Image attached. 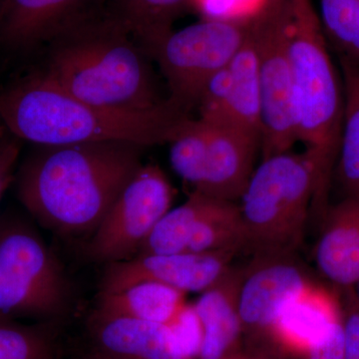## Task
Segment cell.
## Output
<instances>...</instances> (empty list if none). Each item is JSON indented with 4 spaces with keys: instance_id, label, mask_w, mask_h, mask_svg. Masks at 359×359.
I'll use <instances>...</instances> for the list:
<instances>
[{
    "instance_id": "1",
    "label": "cell",
    "mask_w": 359,
    "mask_h": 359,
    "mask_svg": "<svg viewBox=\"0 0 359 359\" xmlns=\"http://www.w3.org/2000/svg\"><path fill=\"white\" fill-rule=\"evenodd\" d=\"M36 146L18 172V198L62 236L93 233L143 165L144 147L128 142Z\"/></svg>"
},
{
    "instance_id": "2",
    "label": "cell",
    "mask_w": 359,
    "mask_h": 359,
    "mask_svg": "<svg viewBox=\"0 0 359 359\" xmlns=\"http://www.w3.org/2000/svg\"><path fill=\"white\" fill-rule=\"evenodd\" d=\"M0 118L35 145L119 141L146 148L169 144L192 117L169 99L147 110L85 102L36 74L0 93Z\"/></svg>"
},
{
    "instance_id": "3",
    "label": "cell",
    "mask_w": 359,
    "mask_h": 359,
    "mask_svg": "<svg viewBox=\"0 0 359 359\" xmlns=\"http://www.w3.org/2000/svg\"><path fill=\"white\" fill-rule=\"evenodd\" d=\"M47 47L39 74L80 100L126 110L167 101L158 93L152 58L107 8L71 26Z\"/></svg>"
},
{
    "instance_id": "4",
    "label": "cell",
    "mask_w": 359,
    "mask_h": 359,
    "mask_svg": "<svg viewBox=\"0 0 359 359\" xmlns=\"http://www.w3.org/2000/svg\"><path fill=\"white\" fill-rule=\"evenodd\" d=\"M327 182L313 152L264 158L241 197L244 249L256 257H292L304 242L309 205Z\"/></svg>"
},
{
    "instance_id": "5",
    "label": "cell",
    "mask_w": 359,
    "mask_h": 359,
    "mask_svg": "<svg viewBox=\"0 0 359 359\" xmlns=\"http://www.w3.org/2000/svg\"><path fill=\"white\" fill-rule=\"evenodd\" d=\"M313 0H290L287 48L297 142L320 161L330 180L344 112L341 73L334 65Z\"/></svg>"
},
{
    "instance_id": "6",
    "label": "cell",
    "mask_w": 359,
    "mask_h": 359,
    "mask_svg": "<svg viewBox=\"0 0 359 359\" xmlns=\"http://www.w3.org/2000/svg\"><path fill=\"white\" fill-rule=\"evenodd\" d=\"M71 295L62 266L32 224L0 217V318L55 320Z\"/></svg>"
},
{
    "instance_id": "7",
    "label": "cell",
    "mask_w": 359,
    "mask_h": 359,
    "mask_svg": "<svg viewBox=\"0 0 359 359\" xmlns=\"http://www.w3.org/2000/svg\"><path fill=\"white\" fill-rule=\"evenodd\" d=\"M252 25V14L212 18L168 35L153 58L166 80L168 99L190 114L208 81L230 65L242 48Z\"/></svg>"
},
{
    "instance_id": "8",
    "label": "cell",
    "mask_w": 359,
    "mask_h": 359,
    "mask_svg": "<svg viewBox=\"0 0 359 359\" xmlns=\"http://www.w3.org/2000/svg\"><path fill=\"white\" fill-rule=\"evenodd\" d=\"M290 0H264L252 14L261 94V151L264 158L290 151L297 143L292 66L287 48Z\"/></svg>"
},
{
    "instance_id": "9",
    "label": "cell",
    "mask_w": 359,
    "mask_h": 359,
    "mask_svg": "<svg viewBox=\"0 0 359 359\" xmlns=\"http://www.w3.org/2000/svg\"><path fill=\"white\" fill-rule=\"evenodd\" d=\"M174 187L163 170L142 165L91 233L90 259L106 264L133 259L160 219L172 209Z\"/></svg>"
},
{
    "instance_id": "10",
    "label": "cell",
    "mask_w": 359,
    "mask_h": 359,
    "mask_svg": "<svg viewBox=\"0 0 359 359\" xmlns=\"http://www.w3.org/2000/svg\"><path fill=\"white\" fill-rule=\"evenodd\" d=\"M236 252L145 255L107 264L101 280L100 294H112L141 282L164 283L185 294H202L229 273V263Z\"/></svg>"
},
{
    "instance_id": "11",
    "label": "cell",
    "mask_w": 359,
    "mask_h": 359,
    "mask_svg": "<svg viewBox=\"0 0 359 359\" xmlns=\"http://www.w3.org/2000/svg\"><path fill=\"white\" fill-rule=\"evenodd\" d=\"M91 351L106 359H196L173 325L107 316L88 320Z\"/></svg>"
},
{
    "instance_id": "12",
    "label": "cell",
    "mask_w": 359,
    "mask_h": 359,
    "mask_svg": "<svg viewBox=\"0 0 359 359\" xmlns=\"http://www.w3.org/2000/svg\"><path fill=\"white\" fill-rule=\"evenodd\" d=\"M311 283L292 257H256L238 290L243 330L269 334L283 306Z\"/></svg>"
},
{
    "instance_id": "13",
    "label": "cell",
    "mask_w": 359,
    "mask_h": 359,
    "mask_svg": "<svg viewBox=\"0 0 359 359\" xmlns=\"http://www.w3.org/2000/svg\"><path fill=\"white\" fill-rule=\"evenodd\" d=\"M2 39L20 48L48 45L102 8L101 0H1Z\"/></svg>"
},
{
    "instance_id": "14",
    "label": "cell",
    "mask_w": 359,
    "mask_h": 359,
    "mask_svg": "<svg viewBox=\"0 0 359 359\" xmlns=\"http://www.w3.org/2000/svg\"><path fill=\"white\" fill-rule=\"evenodd\" d=\"M205 123L208 145L204 175L199 189L194 192L237 202L256 169L255 158L261 143L224 125Z\"/></svg>"
},
{
    "instance_id": "15",
    "label": "cell",
    "mask_w": 359,
    "mask_h": 359,
    "mask_svg": "<svg viewBox=\"0 0 359 359\" xmlns=\"http://www.w3.org/2000/svg\"><path fill=\"white\" fill-rule=\"evenodd\" d=\"M341 318L339 297L311 283L283 306L269 334L285 351L308 355Z\"/></svg>"
},
{
    "instance_id": "16",
    "label": "cell",
    "mask_w": 359,
    "mask_h": 359,
    "mask_svg": "<svg viewBox=\"0 0 359 359\" xmlns=\"http://www.w3.org/2000/svg\"><path fill=\"white\" fill-rule=\"evenodd\" d=\"M316 264L325 278L342 289L359 280V198L344 197L327 215L316 247Z\"/></svg>"
},
{
    "instance_id": "17",
    "label": "cell",
    "mask_w": 359,
    "mask_h": 359,
    "mask_svg": "<svg viewBox=\"0 0 359 359\" xmlns=\"http://www.w3.org/2000/svg\"><path fill=\"white\" fill-rule=\"evenodd\" d=\"M243 273L230 269L192 304L203 334L198 359H223L237 342L243 330L238 313V290Z\"/></svg>"
},
{
    "instance_id": "18",
    "label": "cell",
    "mask_w": 359,
    "mask_h": 359,
    "mask_svg": "<svg viewBox=\"0 0 359 359\" xmlns=\"http://www.w3.org/2000/svg\"><path fill=\"white\" fill-rule=\"evenodd\" d=\"M252 29V25L249 37L229 65L230 83L223 104L205 122L230 127L261 143V94Z\"/></svg>"
},
{
    "instance_id": "19",
    "label": "cell",
    "mask_w": 359,
    "mask_h": 359,
    "mask_svg": "<svg viewBox=\"0 0 359 359\" xmlns=\"http://www.w3.org/2000/svg\"><path fill=\"white\" fill-rule=\"evenodd\" d=\"M186 294L164 283L141 282L112 294H99L95 311L107 316L172 325L188 304Z\"/></svg>"
},
{
    "instance_id": "20",
    "label": "cell",
    "mask_w": 359,
    "mask_h": 359,
    "mask_svg": "<svg viewBox=\"0 0 359 359\" xmlns=\"http://www.w3.org/2000/svg\"><path fill=\"white\" fill-rule=\"evenodd\" d=\"M200 4L201 0H110L107 11L153 59L158 47L174 32V23Z\"/></svg>"
},
{
    "instance_id": "21",
    "label": "cell",
    "mask_w": 359,
    "mask_h": 359,
    "mask_svg": "<svg viewBox=\"0 0 359 359\" xmlns=\"http://www.w3.org/2000/svg\"><path fill=\"white\" fill-rule=\"evenodd\" d=\"M339 61L344 112L335 177L344 197L359 198V65Z\"/></svg>"
},
{
    "instance_id": "22",
    "label": "cell",
    "mask_w": 359,
    "mask_h": 359,
    "mask_svg": "<svg viewBox=\"0 0 359 359\" xmlns=\"http://www.w3.org/2000/svg\"><path fill=\"white\" fill-rule=\"evenodd\" d=\"M216 200L199 192L191 193L184 204L172 208L160 219L137 256L187 252L196 226Z\"/></svg>"
},
{
    "instance_id": "23",
    "label": "cell",
    "mask_w": 359,
    "mask_h": 359,
    "mask_svg": "<svg viewBox=\"0 0 359 359\" xmlns=\"http://www.w3.org/2000/svg\"><path fill=\"white\" fill-rule=\"evenodd\" d=\"M244 249V231L240 205L216 200L201 219L187 252H215Z\"/></svg>"
},
{
    "instance_id": "24",
    "label": "cell",
    "mask_w": 359,
    "mask_h": 359,
    "mask_svg": "<svg viewBox=\"0 0 359 359\" xmlns=\"http://www.w3.org/2000/svg\"><path fill=\"white\" fill-rule=\"evenodd\" d=\"M318 13L328 45L339 60L359 65V0H318Z\"/></svg>"
},
{
    "instance_id": "25",
    "label": "cell",
    "mask_w": 359,
    "mask_h": 359,
    "mask_svg": "<svg viewBox=\"0 0 359 359\" xmlns=\"http://www.w3.org/2000/svg\"><path fill=\"white\" fill-rule=\"evenodd\" d=\"M169 145L170 162L175 173L192 187V192L197 191L204 175L207 123L199 118H190Z\"/></svg>"
},
{
    "instance_id": "26",
    "label": "cell",
    "mask_w": 359,
    "mask_h": 359,
    "mask_svg": "<svg viewBox=\"0 0 359 359\" xmlns=\"http://www.w3.org/2000/svg\"><path fill=\"white\" fill-rule=\"evenodd\" d=\"M0 359H54L46 328L0 318Z\"/></svg>"
},
{
    "instance_id": "27",
    "label": "cell",
    "mask_w": 359,
    "mask_h": 359,
    "mask_svg": "<svg viewBox=\"0 0 359 359\" xmlns=\"http://www.w3.org/2000/svg\"><path fill=\"white\" fill-rule=\"evenodd\" d=\"M344 359H359V304L353 287L344 289Z\"/></svg>"
},
{
    "instance_id": "28",
    "label": "cell",
    "mask_w": 359,
    "mask_h": 359,
    "mask_svg": "<svg viewBox=\"0 0 359 359\" xmlns=\"http://www.w3.org/2000/svg\"><path fill=\"white\" fill-rule=\"evenodd\" d=\"M16 137H0V201L14 178L20 153V144Z\"/></svg>"
},
{
    "instance_id": "29",
    "label": "cell",
    "mask_w": 359,
    "mask_h": 359,
    "mask_svg": "<svg viewBox=\"0 0 359 359\" xmlns=\"http://www.w3.org/2000/svg\"><path fill=\"white\" fill-rule=\"evenodd\" d=\"M309 359H344V332L341 320L335 323L327 334L309 351Z\"/></svg>"
},
{
    "instance_id": "30",
    "label": "cell",
    "mask_w": 359,
    "mask_h": 359,
    "mask_svg": "<svg viewBox=\"0 0 359 359\" xmlns=\"http://www.w3.org/2000/svg\"><path fill=\"white\" fill-rule=\"evenodd\" d=\"M81 359H106L102 358V356L99 355L98 353H94V351H90V353H87L86 355L83 356Z\"/></svg>"
},
{
    "instance_id": "31",
    "label": "cell",
    "mask_w": 359,
    "mask_h": 359,
    "mask_svg": "<svg viewBox=\"0 0 359 359\" xmlns=\"http://www.w3.org/2000/svg\"><path fill=\"white\" fill-rule=\"evenodd\" d=\"M354 292H355L356 299H358V302L359 304V280L356 282L355 285L353 287Z\"/></svg>"
},
{
    "instance_id": "32",
    "label": "cell",
    "mask_w": 359,
    "mask_h": 359,
    "mask_svg": "<svg viewBox=\"0 0 359 359\" xmlns=\"http://www.w3.org/2000/svg\"><path fill=\"white\" fill-rule=\"evenodd\" d=\"M0 137H1V136H0Z\"/></svg>"
}]
</instances>
